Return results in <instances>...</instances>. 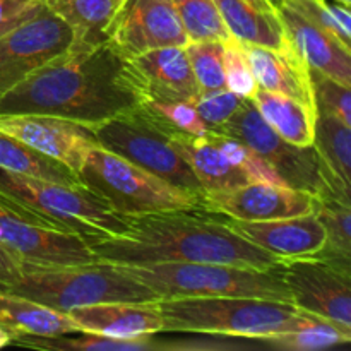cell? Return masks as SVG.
Here are the masks:
<instances>
[{
    "instance_id": "13",
    "label": "cell",
    "mask_w": 351,
    "mask_h": 351,
    "mask_svg": "<svg viewBox=\"0 0 351 351\" xmlns=\"http://www.w3.org/2000/svg\"><path fill=\"white\" fill-rule=\"evenodd\" d=\"M106 41L125 57L163 47H185L189 36L171 0H123Z\"/></svg>"
},
{
    "instance_id": "11",
    "label": "cell",
    "mask_w": 351,
    "mask_h": 351,
    "mask_svg": "<svg viewBox=\"0 0 351 351\" xmlns=\"http://www.w3.org/2000/svg\"><path fill=\"white\" fill-rule=\"evenodd\" d=\"M278 269L295 307L351 329L350 261L297 257L283 259Z\"/></svg>"
},
{
    "instance_id": "41",
    "label": "cell",
    "mask_w": 351,
    "mask_h": 351,
    "mask_svg": "<svg viewBox=\"0 0 351 351\" xmlns=\"http://www.w3.org/2000/svg\"><path fill=\"white\" fill-rule=\"evenodd\" d=\"M245 2H249L250 5L257 7L261 10H276L273 7V3H271V0H245Z\"/></svg>"
},
{
    "instance_id": "21",
    "label": "cell",
    "mask_w": 351,
    "mask_h": 351,
    "mask_svg": "<svg viewBox=\"0 0 351 351\" xmlns=\"http://www.w3.org/2000/svg\"><path fill=\"white\" fill-rule=\"evenodd\" d=\"M171 143L194 171L204 195L228 191L249 182L208 136L192 137L187 134L171 132Z\"/></svg>"
},
{
    "instance_id": "28",
    "label": "cell",
    "mask_w": 351,
    "mask_h": 351,
    "mask_svg": "<svg viewBox=\"0 0 351 351\" xmlns=\"http://www.w3.org/2000/svg\"><path fill=\"white\" fill-rule=\"evenodd\" d=\"M0 168L12 173L43 178L58 184L81 185L77 175L69 170L64 163L3 132H0Z\"/></svg>"
},
{
    "instance_id": "39",
    "label": "cell",
    "mask_w": 351,
    "mask_h": 351,
    "mask_svg": "<svg viewBox=\"0 0 351 351\" xmlns=\"http://www.w3.org/2000/svg\"><path fill=\"white\" fill-rule=\"evenodd\" d=\"M43 0H0V34L36 14Z\"/></svg>"
},
{
    "instance_id": "3",
    "label": "cell",
    "mask_w": 351,
    "mask_h": 351,
    "mask_svg": "<svg viewBox=\"0 0 351 351\" xmlns=\"http://www.w3.org/2000/svg\"><path fill=\"white\" fill-rule=\"evenodd\" d=\"M9 293L67 314L72 308L108 302H158V295L119 264L96 261L81 266H24Z\"/></svg>"
},
{
    "instance_id": "12",
    "label": "cell",
    "mask_w": 351,
    "mask_h": 351,
    "mask_svg": "<svg viewBox=\"0 0 351 351\" xmlns=\"http://www.w3.org/2000/svg\"><path fill=\"white\" fill-rule=\"evenodd\" d=\"M0 243L24 266H81L96 263L84 235L47 226L0 201Z\"/></svg>"
},
{
    "instance_id": "31",
    "label": "cell",
    "mask_w": 351,
    "mask_h": 351,
    "mask_svg": "<svg viewBox=\"0 0 351 351\" xmlns=\"http://www.w3.org/2000/svg\"><path fill=\"white\" fill-rule=\"evenodd\" d=\"M189 41H225L230 36L215 0H171Z\"/></svg>"
},
{
    "instance_id": "19",
    "label": "cell",
    "mask_w": 351,
    "mask_h": 351,
    "mask_svg": "<svg viewBox=\"0 0 351 351\" xmlns=\"http://www.w3.org/2000/svg\"><path fill=\"white\" fill-rule=\"evenodd\" d=\"M242 45L250 71L256 77L257 88L300 99L308 106L317 108L311 67L288 41L281 48H267L250 43Z\"/></svg>"
},
{
    "instance_id": "16",
    "label": "cell",
    "mask_w": 351,
    "mask_h": 351,
    "mask_svg": "<svg viewBox=\"0 0 351 351\" xmlns=\"http://www.w3.org/2000/svg\"><path fill=\"white\" fill-rule=\"evenodd\" d=\"M226 225L254 245L280 261L319 256L328 243L326 228L315 211L269 221H239L223 216Z\"/></svg>"
},
{
    "instance_id": "8",
    "label": "cell",
    "mask_w": 351,
    "mask_h": 351,
    "mask_svg": "<svg viewBox=\"0 0 351 351\" xmlns=\"http://www.w3.org/2000/svg\"><path fill=\"white\" fill-rule=\"evenodd\" d=\"M96 146L125 158L168 184L197 194L204 191L187 161L171 143V130L154 120L143 106L129 110L89 129Z\"/></svg>"
},
{
    "instance_id": "18",
    "label": "cell",
    "mask_w": 351,
    "mask_h": 351,
    "mask_svg": "<svg viewBox=\"0 0 351 351\" xmlns=\"http://www.w3.org/2000/svg\"><path fill=\"white\" fill-rule=\"evenodd\" d=\"M79 331L112 339H143L163 332L158 302H108L67 312Z\"/></svg>"
},
{
    "instance_id": "17",
    "label": "cell",
    "mask_w": 351,
    "mask_h": 351,
    "mask_svg": "<svg viewBox=\"0 0 351 351\" xmlns=\"http://www.w3.org/2000/svg\"><path fill=\"white\" fill-rule=\"evenodd\" d=\"M276 14L287 41L304 58L311 71L351 88V48L345 47L329 31L305 19L287 3H280Z\"/></svg>"
},
{
    "instance_id": "20",
    "label": "cell",
    "mask_w": 351,
    "mask_h": 351,
    "mask_svg": "<svg viewBox=\"0 0 351 351\" xmlns=\"http://www.w3.org/2000/svg\"><path fill=\"white\" fill-rule=\"evenodd\" d=\"M143 84L144 96L194 101L199 86L185 47H163L129 58ZM143 96V98H144Z\"/></svg>"
},
{
    "instance_id": "15",
    "label": "cell",
    "mask_w": 351,
    "mask_h": 351,
    "mask_svg": "<svg viewBox=\"0 0 351 351\" xmlns=\"http://www.w3.org/2000/svg\"><path fill=\"white\" fill-rule=\"evenodd\" d=\"M0 132L23 141L40 153L60 161L77 175L96 143L86 127L40 113L0 115Z\"/></svg>"
},
{
    "instance_id": "22",
    "label": "cell",
    "mask_w": 351,
    "mask_h": 351,
    "mask_svg": "<svg viewBox=\"0 0 351 351\" xmlns=\"http://www.w3.org/2000/svg\"><path fill=\"white\" fill-rule=\"evenodd\" d=\"M250 99L267 125L281 139L298 147L314 144L317 108L308 106L300 99L266 91L263 88H257Z\"/></svg>"
},
{
    "instance_id": "2",
    "label": "cell",
    "mask_w": 351,
    "mask_h": 351,
    "mask_svg": "<svg viewBox=\"0 0 351 351\" xmlns=\"http://www.w3.org/2000/svg\"><path fill=\"white\" fill-rule=\"evenodd\" d=\"M204 209L129 216V228L120 235L91 237L96 261L120 266L156 263H209L274 269L281 261L226 225L225 218L202 215Z\"/></svg>"
},
{
    "instance_id": "29",
    "label": "cell",
    "mask_w": 351,
    "mask_h": 351,
    "mask_svg": "<svg viewBox=\"0 0 351 351\" xmlns=\"http://www.w3.org/2000/svg\"><path fill=\"white\" fill-rule=\"evenodd\" d=\"M10 343L27 348L38 350H55V351H147L158 350V341L154 336L143 339H112L106 336L93 335L86 331L64 332V335L53 336H36V335H23L16 332L10 335Z\"/></svg>"
},
{
    "instance_id": "7",
    "label": "cell",
    "mask_w": 351,
    "mask_h": 351,
    "mask_svg": "<svg viewBox=\"0 0 351 351\" xmlns=\"http://www.w3.org/2000/svg\"><path fill=\"white\" fill-rule=\"evenodd\" d=\"M120 267L149 287L160 300L185 297H252L291 304L290 291L278 267L261 271L209 263H156Z\"/></svg>"
},
{
    "instance_id": "26",
    "label": "cell",
    "mask_w": 351,
    "mask_h": 351,
    "mask_svg": "<svg viewBox=\"0 0 351 351\" xmlns=\"http://www.w3.org/2000/svg\"><path fill=\"white\" fill-rule=\"evenodd\" d=\"M266 348L287 351H317L335 348L351 341V329L329 319L300 311L291 329L261 338Z\"/></svg>"
},
{
    "instance_id": "35",
    "label": "cell",
    "mask_w": 351,
    "mask_h": 351,
    "mask_svg": "<svg viewBox=\"0 0 351 351\" xmlns=\"http://www.w3.org/2000/svg\"><path fill=\"white\" fill-rule=\"evenodd\" d=\"M185 51L199 91H215L225 88L223 41H189L185 45Z\"/></svg>"
},
{
    "instance_id": "40",
    "label": "cell",
    "mask_w": 351,
    "mask_h": 351,
    "mask_svg": "<svg viewBox=\"0 0 351 351\" xmlns=\"http://www.w3.org/2000/svg\"><path fill=\"white\" fill-rule=\"evenodd\" d=\"M24 264L19 263L5 247L0 243V290H7L23 276Z\"/></svg>"
},
{
    "instance_id": "25",
    "label": "cell",
    "mask_w": 351,
    "mask_h": 351,
    "mask_svg": "<svg viewBox=\"0 0 351 351\" xmlns=\"http://www.w3.org/2000/svg\"><path fill=\"white\" fill-rule=\"evenodd\" d=\"M0 326L10 335L53 336L79 331L75 322L64 312L3 290H0Z\"/></svg>"
},
{
    "instance_id": "23",
    "label": "cell",
    "mask_w": 351,
    "mask_h": 351,
    "mask_svg": "<svg viewBox=\"0 0 351 351\" xmlns=\"http://www.w3.org/2000/svg\"><path fill=\"white\" fill-rule=\"evenodd\" d=\"M314 147L328 173L332 192L341 201L350 202L351 195V125L335 115L317 112Z\"/></svg>"
},
{
    "instance_id": "43",
    "label": "cell",
    "mask_w": 351,
    "mask_h": 351,
    "mask_svg": "<svg viewBox=\"0 0 351 351\" xmlns=\"http://www.w3.org/2000/svg\"><path fill=\"white\" fill-rule=\"evenodd\" d=\"M336 2L343 3V5H346V7H350V5H351V0H336Z\"/></svg>"
},
{
    "instance_id": "14",
    "label": "cell",
    "mask_w": 351,
    "mask_h": 351,
    "mask_svg": "<svg viewBox=\"0 0 351 351\" xmlns=\"http://www.w3.org/2000/svg\"><path fill=\"white\" fill-rule=\"evenodd\" d=\"M317 195L290 185L247 182L228 191L204 195V211L239 221L293 218L315 209Z\"/></svg>"
},
{
    "instance_id": "1",
    "label": "cell",
    "mask_w": 351,
    "mask_h": 351,
    "mask_svg": "<svg viewBox=\"0 0 351 351\" xmlns=\"http://www.w3.org/2000/svg\"><path fill=\"white\" fill-rule=\"evenodd\" d=\"M144 89L112 43L74 47L31 72L0 98V115L40 113L91 129L137 108Z\"/></svg>"
},
{
    "instance_id": "42",
    "label": "cell",
    "mask_w": 351,
    "mask_h": 351,
    "mask_svg": "<svg viewBox=\"0 0 351 351\" xmlns=\"http://www.w3.org/2000/svg\"><path fill=\"white\" fill-rule=\"evenodd\" d=\"M10 343V332L3 326H0V348Z\"/></svg>"
},
{
    "instance_id": "30",
    "label": "cell",
    "mask_w": 351,
    "mask_h": 351,
    "mask_svg": "<svg viewBox=\"0 0 351 351\" xmlns=\"http://www.w3.org/2000/svg\"><path fill=\"white\" fill-rule=\"evenodd\" d=\"M315 215L326 228L328 243L324 257L350 261L351 256V206L350 202L339 201L338 197H317ZM319 254V256H321Z\"/></svg>"
},
{
    "instance_id": "6",
    "label": "cell",
    "mask_w": 351,
    "mask_h": 351,
    "mask_svg": "<svg viewBox=\"0 0 351 351\" xmlns=\"http://www.w3.org/2000/svg\"><path fill=\"white\" fill-rule=\"evenodd\" d=\"M79 184L120 216L204 209L197 194L168 184L125 158L93 146L77 171Z\"/></svg>"
},
{
    "instance_id": "33",
    "label": "cell",
    "mask_w": 351,
    "mask_h": 351,
    "mask_svg": "<svg viewBox=\"0 0 351 351\" xmlns=\"http://www.w3.org/2000/svg\"><path fill=\"white\" fill-rule=\"evenodd\" d=\"M281 3H287L305 19L329 31L345 47L351 48L350 7L343 5L336 0H283Z\"/></svg>"
},
{
    "instance_id": "34",
    "label": "cell",
    "mask_w": 351,
    "mask_h": 351,
    "mask_svg": "<svg viewBox=\"0 0 351 351\" xmlns=\"http://www.w3.org/2000/svg\"><path fill=\"white\" fill-rule=\"evenodd\" d=\"M208 137L223 151V154L228 158L230 163L235 165L245 175L249 182H267V184L287 185L281 180L280 175L274 171V168L266 160H263L256 151H252L247 144H243L242 141L225 136L221 132H216V130H209Z\"/></svg>"
},
{
    "instance_id": "36",
    "label": "cell",
    "mask_w": 351,
    "mask_h": 351,
    "mask_svg": "<svg viewBox=\"0 0 351 351\" xmlns=\"http://www.w3.org/2000/svg\"><path fill=\"white\" fill-rule=\"evenodd\" d=\"M223 71L225 88L242 98H252L257 89L256 77L250 71L242 41L228 36L223 41Z\"/></svg>"
},
{
    "instance_id": "4",
    "label": "cell",
    "mask_w": 351,
    "mask_h": 351,
    "mask_svg": "<svg viewBox=\"0 0 351 351\" xmlns=\"http://www.w3.org/2000/svg\"><path fill=\"white\" fill-rule=\"evenodd\" d=\"M0 201L47 226L91 237L120 235L129 219L117 215L82 185H65L0 168Z\"/></svg>"
},
{
    "instance_id": "37",
    "label": "cell",
    "mask_w": 351,
    "mask_h": 351,
    "mask_svg": "<svg viewBox=\"0 0 351 351\" xmlns=\"http://www.w3.org/2000/svg\"><path fill=\"white\" fill-rule=\"evenodd\" d=\"M311 72L317 112L331 113L343 123L351 125V88L319 72Z\"/></svg>"
},
{
    "instance_id": "32",
    "label": "cell",
    "mask_w": 351,
    "mask_h": 351,
    "mask_svg": "<svg viewBox=\"0 0 351 351\" xmlns=\"http://www.w3.org/2000/svg\"><path fill=\"white\" fill-rule=\"evenodd\" d=\"M141 106L171 132L187 134L192 137L208 136V125L202 122L194 103L189 99H160L144 96Z\"/></svg>"
},
{
    "instance_id": "5",
    "label": "cell",
    "mask_w": 351,
    "mask_h": 351,
    "mask_svg": "<svg viewBox=\"0 0 351 351\" xmlns=\"http://www.w3.org/2000/svg\"><path fill=\"white\" fill-rule=\"evenodd\" d=\"M163 332L261 339L291 329L300 308L252 297H185L158 300Z\"/></svg>"
},
{
    "instance_id": "9",
    "label": "cell",
    "mask_w": 351,
    "mask_h": 351,
    "mask_svg": "<svg viewBox=\"0 0 351 351\" xmlns=\"http://www.w3.org/2000/svg\"><path fill=\"white\" fill-rule=\"evenodd\" d=\"M215 130L247 144L290 187L307 191L317 197H336L314 144L298 147L281 139L261 117L250 98L243 99L232 119Z\"/></svg>"
},
{
    "instance_id": "10",
    "label": "cell",
    "mask_w": 351,
    "mask_h": 351,
    "mask_svg": "<svg viewBox=\"0 0 351 351\" xmlns=\"http://www.w3.org/2000/svg\"><path fill=\"white\" fill-rule=\"evenodd\" d=\"M77 45L74 29L43 3L36 14L0 34V98Z\"/></svg>"
},
{
    "instance_id": "44",
    "label": "cell",
    "mask_w": 351,
    "mask_h": 351,
    "mask_svg": "<svg viewBox=\"0 0 351 351\" xmlns=\"http://www.w3.org/2000/svg\"><path fill=\"white\" fill-rule=\"evenodd\" d=\"M281 2H283V0H271V3H273V7H274V9H276V7L280 5Z\"/></svg>"
},
{
    "instance_id": "27",
    "label": "cell",
    "mask_w": 351,
    "mask_h": 351,
    "mask_svg": "<svg viewBox=\"0 0 351 351\" xmlns=\"http://www.w3.org/2000/svg\"><path fill=\"white\" fill-rule=\"evenodd\" d=\"M123 0H43L74 29L79 47L105 43L106 31Z\"/></svg>"
},
{
    "instance_id": "24",
    "label": "cell",
    "mask_w": 351,
    "mask_h": 351,
    "mask_svg": "<svg viewBox=\"0 0 351 351\" xmlns=\"http://www.w3.org/2000/svg\"><path fill=\"white\" fill-rule=\"evenodd\" d=\"M230 36L242 43L281 48L287 43L276 10H261L245 0H215Z\"/></svg>"
},
{
    "instance_id": "38",
    "label": "cell",
    "mask_w": 351,
    "mask_h": 351,
    "mask_svg": "<svg viewBox=\"0 0 351 351\" xmlns=\"http://www.w3.org/2000/svg\"><path fill=\"white\" fill-rule=\"evenodd\" d=\"M243 99L245 98L235 95L230 89L221 88L215 89V91L199 93L192 103H194L202 122L208 125V129L215 130L232 119V115L240 108Z\"/></svg>"
}]
</instances>
